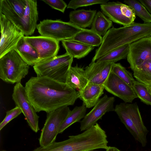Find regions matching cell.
<instances>
[{
    "label": "cell",
    "mask_w": 151,
    "mask_h": 151,
    "mask_svg": "<svg viewBox=\"0 0 151 151\" xmlns=\"http://www.w3.org/2000/svg\"><path fill=\"white\" fill-rule=\"evenodd\" d=\"M66 83L72 88L80 91L88 83L85 69L78 66H71L68 72Z\"/></svg>",
    "instance_id": "cell-21"
},
{
    "label": "cell",
    "mask_w": 151,
    "mask_h": 151,
    "mask_svg": "<svg viewBox=\"0 0 151 151\" xmlns=\"http://www.w3.org/2000/svg\"><path fill=\"white\" fill-rule=\"evenodd\" d=\"M5 151V150H2V151Z\"/></svg>",
    "instance_id": "cell-39"
},
{
    "label": "cell",
    "mask_w": 151,
    "mask_h": 151,
    "mask_svg": "<svg viewBox=\"0 0 151 151\" xmlns=\"http://www.w3.org/2000/svg\"><path fill=\"white\" fill-rule=\"evenodd\" d=\"M123 4L119 2H108L100 4V8L102 13L111 21L124 26L134 22L122 14L121 8Z\"/></svg>",
    "instance_id": "cell-17"
},
{
    "label": "cell",
    "mask_w": 151,
    "mask_h": 151,
    "mask_svg": "<svg viewBox=\"0 0 151 151\" xmlns=\"http://www.w3.org/2000/svg\"><path fill=\"white\" fill-rule=\"evenodd\" d=\"M52 8L64 13L67 5L63 0H42Z\"/></svg>",
    "instance_id": "cell-33"
},
{
    "label": "cell",
    "mask_w": 151,
    "mask_h": 151,
    "mask_svg": "<svg viewBox=\"0 0 151 151\" xmlns=\"http://www.w3.org/2000/svg\"><path fill=\"white\" fill-rule=\"evenodd\" d=\"M112 25V22L100 11L97 12L91 25V29L103 37Z\"/></svg>",
    "instance_id": "cell-24"
},
{
    "label": "cell",
    "mask_w": 151,
    "mask_h": 151,
    "mask_svg": "<svg viewBox=\"0 0 151 151\" xmlns=\"http://www.w3.org/2000/svg\"><path fill=\"white\" fill-rule=\"evenodd\" d=\"M24 38L36 49L38 55L40 62L57 55L60 48L59 41L48 37L41 35L25 36Z\"/></svg>",
    "instance_id": "cell-10"
},
{
    "label": "cell",
    "mask_w": 151,
    "mask_h": 151,
    "mask_svg": "<svg viewBox=\"0 0 151 151\" xmlns=\"http://www.w3.org/2000/svg\"><path fill=\"white\" fill-rule=\"evenodd\" d=\"M106 151H121L117 148L113 147H108Z\"/></svg>",
    "instance_id": "cell-36"
},
{
    "label": "cell",
    "mask_w": 151,
    "mask_h": 151,
    "mask_svg": "<svg viewBox=\"0 0 151 151\" xmlns=\"http://www.w3.org/2000/svg\"><path fill=\"white\" fill-rule=\"evenodd\" d=\"M26 6V0H0V12L20 30Z\"/></svg>",
    "instance_id": "cell-14"
},
{
    "label": "cell",
    "mask_w": 151,
    "mask_h": 151,
    "mask_svg": "<svg viewBox=\"0 0 151 151\" xmlns=\"http://www.w3.org/2000/svg\"><path fill=\"white\" fill-rule=\"evenodd\" d=\"M133 71L137 81L147 86L151 85V58L136 67Z\"/></svg>",
    "instance_id": "cell-26"
},
{
    "label": "cell",
    "mask_w": 151,
    "mask_h": 151,
    "mask_svg": "<svg viewBox=\"0 0 151 151\" xmlns=\"http://www.w3.org/2000/svg\"><path fill=\"white\" fill-rule=\"evenodd\" d=\"M151 58V37L144 38L129 45L127 61L133 71L146 60Z\"/></svg>",
    "instance_id": "cell-12"
},
{
    "label": "cell",
    "mask_w": 151,
    "mask_h": 151,
    "mask_svg": "<svg viewBox=\"0 0 151 151\" xmlns=\"http://www.w3.org/2000/svg\"><path fill=\"white\" fill-rule=\"evenodd\" d=\"M26 6L22 19L20 30L26 36L32 35L37 27L38 19L36 0H26Z\"/></svg>",
    "instance_id": "cell-16"
},
{
    "label": "cell",
    "mask_w": 151,
    "mask_h": 151,
    "mask_svg": "<svg viewBox=\"0 0 151 151\" xmlns=\"http://www.w3.org/2000/svg\"><path fill=\"white\" fill-rule=\"evenodd\" d=\"M104 89L103 85L88 83L82 90L78 91V98L82 101L87 108H91L104 94Z\"/></svg>",
    "instance_id": "cell-18"
},
{
    "label": "cell",
    "mask_w": 151,
    "mask_h": 151,
    "mask_svg": "<svg viewBox=\"0 0 151 151\" xmlns=\"http://www.w3.org/2000/svg\"><path fill=\"white\" fill-rule=\"evenodd\" d=\"M66 52L73 58L80 59L86 56L94 47L68 40L61 41Z\"/></svg>",
    "instance_id": "cell-22"
},
{
    "label": "cell",
    "mask_w": 151,
    "mask_h": 151,
    "mask_svg": "<svg viewBox=\"0 0 151 151\" xmlns=\"http://www.w3.org/2000/svg\"><path fill=\"white\" fill-rule=\"evenodd\" d=\"M96 13V10L82 9L73 11L69 13V22L81 28L90 27Z\"/></svg>",
    "instance_id": "cell-19"
},
{
    "label": "cell",
    "mask_w": 151,
    "mask_h": 151,
    "mask_svg": "<svg viewBox=\"0 0 151 151\" xmlns=\"http://www.w3.org/2000/svg\"><path fill=\"white\" fill-rule=\"evenodd\" d=\"M151 37V23L134 22L130 25L110 28L103 37L102 42L96 49L92 62L110 51L142 38Z\"/></svg>",
    "instance_id": "cell-2"
},
{
    "label": "cell",
    "mask_w": 151,
    "mask_h": 151,
    "mask_svg": "<svg viewBox=\"0 0 151 151\" xmlns=\"http://www.w3.org/2000/svg\"><path fill=\"white\" fill-rule=\"evenodd\" d=\"M124 2L132 8L135 15L139 17L145 23H151V14L139 1L125 0Z\"/></svg>",
    "instance_id": "cell-28"
},
{
    "label": "cell",
    "mask_w": 151,
    "mask_h": 151,
    "mask_svg": "<svg viewBox=\"0 0 151 151\" xmlns=\"http://www.w3.org/2000/svg\"><path fill=\"white\" fill-rule=\"evenodd\" d=\"M91 151H98V150H93Z\"/></svg>",
    "instance_id": "cell-38"
},
{
    "label": "cell",
    "mask_w": 151,
    "mask_h": 151,
    "mask_svg": "<svg viewBox=\"0 0 151 151\" xmlns=\"http://www.w3.org/2000/svg\"><path fill=\"white\" fill-rule=\"evenodd\" d=\"M137 98L143 103L151 106V94L146 85L135 81L133 86Z\"/></svg>",
    "instance_id": "cell-30"
},
{
    "label": "cell",
    "mask_w": 151,
    "mask_h": 151,
    "mask_svg": "<svg viewBox=\"0 0 151 151\" xmlns=\"http://www.w3.org/2000/svg\"><path fill=\"white\" fill-rule=\"evenodd\" d=\"M73 58L67 53L40 62L33 66L37 76L45 77L66 83Z\"/></svg>",
    "instance_id": "cell-4"
},
{
    "label": "cell",
    "mask_w": 151,
    "mask_h": 151,
    "mask_svg": "<svg viewBox=\"0 0 151 151\" xmlns=\"http://www.w3.org/2000/svg\"><path fill=\"white\" fill-rule=\"evenodd\" d=\"M107 91L122 100L131 103L137 98L133 89L111 72L103 85Z\"/></svg>",
    "instance_id": "cell-13"
},
{
    "label": "cell",
    "mask_w": 151,
    "mask_h": 151,
    "mask_svg": "<svg viewBox=\"0 0 151 151\" xmlns=\"http://www.w3.org/2000/svg\"><path fill=\"white\" fill-rule=\"evenodd\" d=\"M1 38L0 58L15 49L20 40L24 37L23 32L0 12Z\"/></svg>",
    "instance_id": "cell-8"
},
{
    "label": "cell",
    "mask_w": 151,
    "mask_h": 151,
    "mask_svg": "<svg viewBox=\"0 0 151 151\" xmlns=\"http://www.w3.org/2000/svg\"><path fill=\"white\" fill-rule=\"evenodd\" d=\"M147 88L148 89V90L150 92L151 94V85L149 86H147Z\"/></svg>",
    "instance_id": "cell-37"
},
{
    "label": "cell",
    "mask_w": 151,
    "mask_h": 151,
    "mask_svg": "<svg viewBox=\"0 0 151 151\" xmlns=\"http://www.w3.org/2000/svg\"><path fill=\"white\" fill-rule=\"evenodd\" d=\"M139 1L151 14V0H140Z\"/></svg>",
    "instance_id": "cell-35"
},
{
    "label": "cell",
    "mask_w": 151,
    "mask_h": 151,
    "mask_svg": "<svg viewBox=\"0 0 151 151\" xmlns=\"http://www.w3.org/2000/svg\"><path fill=\"white\" fill-rule=\"evenodd\" d=\"M102 39V36L91 29H84L68 40L94 47L100 46Z\"/></svg>",
    "instance_id": "cell-23"
},
{
    "label": "cell",
    "mask_w": 151,
    "mask_h": 151,
    "mask_svg": "<svg viewBox=\"0 0 151 151\" xmlns=\"http://www.w3.org/2000/svg\"><path fill=\"white\" fill-rule=\"evenodd\" d=\"M114 111L134 139L142 147L145 146L149 131L144 125L137 103H120L116 106Z\"/></svg>",
    "instance_id": "cell-3"
},
{
    "label": "cell",
    "mask_w": 151,
    "mask_h": 151,
    "mask_svg": "<svg viewBox=\"0 0 151 151\" xmlns=\"http://www.w3.org/2000/svg\"><path fill=\"white\" fill-rule=\"evenodd\" d=\"M111 72L133 88L135 80L132 74L120 63H114Z\"/></svg>",
    "instance_id": "cell-29"
},
{
    "label": "cell",
    "mask_w": 151,
    "mask_h": 151,
    "mask_svg": "<svg viewBox=\"0 0 151 151\" xmlns=\"http://www.w3.org/2000/svg\"><path fill=\"white\" fill-rule=\"evenodd\" d=\"M24 87L27 99L36 112L48 113L73 105L78 98V91L66 83L45 77H32Z\"/></svg>",
    "instance_id": "cell-1"
},
{
    "label": "cell",
    "mask_w": 151,
    "mask_h": 151,
    "mask_svg": "<svg viewBox=\"0 0 151 151\" xmlns=\"http://www.w3.org/2000/svg\"><path fill=\"white\" fill-rule=\"evenodd\" d=\"M108 1L109 0H72L69 2L67 8L75 10L79 7L96 4H103Z\"/></svg>",
    "instance_id": "cell-31"
},
{
    "label": "cell",
    "mask_w": 151,
    "mask_h": 151,
    "mask_svg": "<svg viewBox=\"0 0 151 151\" xmlns=\"http://www.w3.org/2000/svg\"><path fill=\"white\" fill-rule=\"evenodd\" d=\"M29 68L15 49L0 58V78L6 83L20 82L28 73Z\"/></svg>",
    "instance_id": "cell-5"
},
{
    "label": "cell",
    "mask_w": 151,
    "mask_h": 151,
    "mask_svg": "<svg viewBox=\"0 0 151 151\" xmlns=\"http://www.w3.org/2000/svg\"><path fill=\"white\" fill-rule=\"evenodd\" d=\"M12 96L16 106L22 110L30 128L34 132H37L40 130L39 116L28 99L25 87L20 82L16 83L14 86Z\"/></svg>",
    "instance_id": "cell-9"
},
{
    "label": "cell",
    "mask_w": 151,
    "mask_h": 151,
    "mask_svg": "<svg viewBox=\"0 0 151 151\" xmlns=\"http://www.w3.org/2000/svg\"><path fill=\"white\" fill-rule=\"evenodd\" d=\"M114 97L107 95L100 99L93 109L86 114L81 122V131H85L95 125L106 113L114 111Z\"/></svg>",
    "instance_id": "cell-11"
},
{
    "label": "cell",
    "mask_w": 151,
    "mask_h": 151,
    "mask_svg": "<svg viewBox=\"0 0 151 151\" xmlns=\"http://www.w3.org/2000/svg\"><path fill=\"white\" fill-rule=\"evenodd\" d=\"M114 63L112 62H91L85 69L88 83L104 85Z\"/></svg>",
    "instance_id": "cell-15"
},
{
    "label": "cell",
    "mask_w": 151,
    "mask_h": 151,
    "mask_svg": "<svg viewBox=\"0 0 151 151\" xmlns=\"http://www.w3.org/2000/svg\"><path fill=\"white\" fill-rule=\"evenodd\" d=\"M70 111L68 106H65L47 113L39 139L41 147H45L55 142L60 127Z\"/></svg>",
    "instance_id": "cell-7"
},
{
    "label": "cell",
    "mask_w": 151,
    "mask_h": 151,
    "mask_svg": "<svg viewBox=\"0 0 151 151\" xmlns=\"http://www.w3.org/2000/svg\"><path fill=\"white\" fill-rule=\"evenodd\" d=\"M24 37L19 41L15 50L29 66H33L40 62L38 55L36 49Z\"/></svg>",
    "instance_id": "cell-20"
},
{
    "label": "cell",
    "mask_w": 151,
    "mask_h": 151,
    "mask_svg": "<svg viewBox=\"0 0 151 151\" xmlns=\"http://www.w3.org/2000/svg\"><path fill=\"white\" fill-rule=\"evenodd\" d=\"M130 44L114 49L99 58L96 61L112 62L114 63L126 58L129 53Z\"/></svg>",
    "instance_id": "cell-27"
},
{
    "label": "cell",
    "mask_w": 151,
    "mask_h": 151,
    "mask_svg": "<svg viewBox=\"0 0 151 151\" xmlns=\"http://www.w3.org/2000/svg\"><path fill=\"white\" fill-rule=\"evenodd\" d=\"M121 8L123 15L130 19L133 22H134L136 15L132 8L129 5L123 4Z\"/></svg>",
    "instance_id": "cell-34"
},
{
    "label": "cell",
    "mask_w": 151,
    "mask_h": 151,
    "mask_svg": "<svg viewBox=\"0 0 151 151\" xmlns=\"http://www.w3.org/2000/svg\"><path fill=\"white\" fill-rule=\"evenodd\" d=\"M86 108L85 104L79 106H76L70 111L68 116L62 124L59 129L58 133H62L68 127L74 123L79 122L86 115Z\"/></svg>",
    "instance_id": "cell-25"
},
{
    "label": "cell",
    "mask_w": 151,
    "mask_h": 151,
    "mask_svg": "<svg viewBox=\"0 0 151 151\" xmlns=\"http://www.w3.org/2000/svg\"><path fill=\"white\" fill-rule=\"evenodd\" d=\"M37 29L41 36L58 41L70 39L83 30L70 22L60 19H44L37 24Z\"/></svg>",
    "instance_id": "cell-6"
},
{
    "label": "cell",
    "mask_w": 151,
    "mask_h": 151,
    "mask_svg": "<svg viewBox=\"0 0 151 151\" xmlns=\"http://www.w3.org/2000/svg\"><path fill=\"white\" fill-rule=\"evenodd\" d=\"M22 113L20 109L17 106L13 109L7 111L5 118L0 124V131L10 121L17 117Z\"/></svg>",
    "instance_id": "cell-32"
}]
</instances>
